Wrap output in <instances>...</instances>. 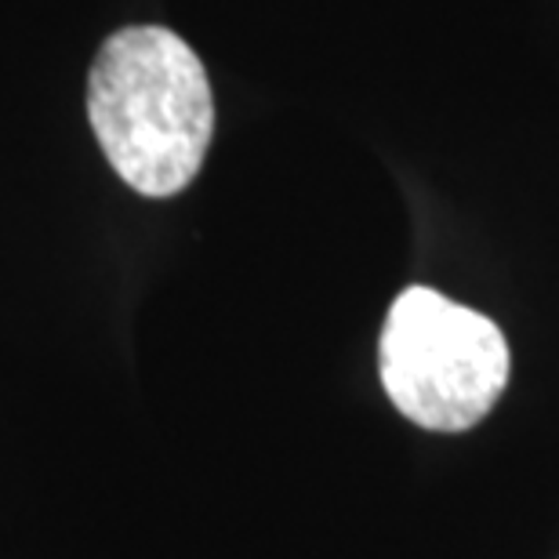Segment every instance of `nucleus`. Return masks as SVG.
I'll return each mask as SVG.
<instances>
[{
  "mask_svg": "<svg viewBox=\"0 0 559 559\" xmlns=\"http://www.w3.org/2000/svg\"><path fill=\"white\" fill-rule=\"evenodd\" d=\"M87 120L109 167L135 193H182L215 135L204 62L175 29H117L87 76Z\"/></svg>",
  "mask_w": 559,
  "mask_h": 559,
  "instance_id": "1",
  "label": "nucleus"
},
{
  "mask_svg": "<svg viewBox=\"0 0 559 559\" xmlns=\"http://www.w3.org/2000/svg\"><path fill=\"white\" fill-rule=\"evenodd\" d=\"M382 385L407 421L465 432L509 385V342L495 320L432 287L400 290L378 345Z\"/></svg>",
  "mask_w": 559,
  "mask_h": 559,
  "instance_id": "2",
  "label": "nucleus"
}]
</instances>
